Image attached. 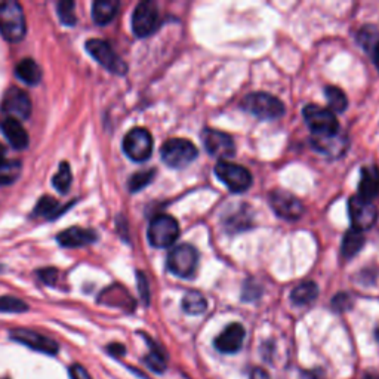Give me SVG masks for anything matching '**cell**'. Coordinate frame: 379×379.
<instances>
[{
    "label": "cell",
    "instance_id": "20",
    "mask_svg": "<svg viewBox=\"0 0 379 379\" xmlns=\"http://www.w3.org/2000/svg\"><path fill=\"white\" fill-rule=\"evenodd\" d=\"M0 128H2L5 138L15 150H24V148L28 147V134L20 120L8 118L2 122Z\"/></svg>",
    "mask_w": 379,
    "mask_h": 379
},
{
    "label": "cell",
    "instance_id": "6",
    "mask_svg": "<svg viewBox=\"0 0 379 379\" xmlns=\"http://www.w3.org/2000/svg\"><path fill=\"white\" fill-rule=\"evenodd\" d=\"M302 114L312 135H334L339 132V122L334 111L329 108L310 104L304 108Z\"/></svg>",
    "mask_w": 379,
    "mask_h": 379
},
{
    "label": "cell",
    "instance_id": "23",
    "mask_svg": "<svg viewBox=\"0 0 379 379\" xmlns=\"http://www.w3.org/2000/svg\"><path fill=\"white\" fill-rule=\"evenodd\" d=\"M15 74L27 85H38L42 80V69L39 67V64L31 58H26L18 62L15 69Z\"/></svg>",
    "mask_w": 379,
    "mask_h": 379
},
{
    "label": "cell",
    "instance_id": "36",
    "mask_svg": "<svg viewBox=\"0 0 379 379\" xmlns=\"http://www.w3.org/2000/svg\"><path fill=\"white\" fill-rule=\"evenodd\" d=\"M138 277V288H140V295H141V298L144 301L145 305H148V302H150V289H148V282H147V278L145 276L138 271L137 274Z\"/></svg>",
    "mask_w": 379,
    "mask_h": 379
},
{
    "label": "cell",
    "instance_id": "16",
    "mask_svg": "<svg viewBox=\"0 0 379 379\" xmlns=\"http://www.w3.org/2000/svg\"><path fill=\"white\" fill-rule=\"evenodd\" d=\"M244 336V327L240 323H232L215 338L213 345H215V349L222 354H236L243 347Z\"/></svg>",
    "mask_w": 379,
    "mask_h": 379
},
{
    "label": "cell",
    "instance_id": "26",
    "mask_svg": "<svg viewBox=\"0 0 379 379\" xmlns=\"http://www.w3.org/2000/svg\"><path fill=\"white\" fill-rule=\"evenodd\" d=\"M208 308V301L200 292L190 290L184 295L183 298V310L190 316H199L203 315Z\"/></svg>",
    "mask_w": 379,
    "mask_h": 379
},
{
    "label": "cell",
    "instance_id": "12",
    "mask_svg": "<svg viewBox=\"0 0 379 379\" xmlns=\"http://www.w3.org/2000/svg\"><path fill=\"white\" fill-rule=\"evenodd\" d=\"M9 336L11 339L26 345V347L31 349L33 351L43 353L47 356H55L60 351V345L54 339L39 332L30 331V329H12Z\"/></svg>",
    "mask_w": 379,
    "mask_h": 379
},
{
    "label": "cell",
    "instance_id": "19",
    "mask_svg": "<svg viewBox=\"0 0 379 379\" xmlns=\"http://www.w3.org/2000/svg\"><path fill=\"white\" fill-rule=\"evenodd\" d=\"M357 196L369 202L379 196V169L376 166H366L361 169Z\"/></svg>",
    "mask_w": 379,
    "mask_h": 379
},
{
    "label": "cell",
    "instance_id": "28",
    "mask_svg": "<svg viewBox=\"0 0 379 379\" xmlns=\"http://www.w3.org/2000/svg\"><path fill=\"white\" fill-rule=\"evenodd\" d=\"M324 96H326L329 107H331V108H329L331 111L342 113V111L347 110L349 100H347V95L344 94L342 89H339L336 86H326L324 88Z\"/></svg>",
    "mask_w": 379,
    "mask_h": 379
},
{
    "label": "cell",
    "instance_id": "40",
    "mask_svg": "<svg viewBox=\"0 0 379 379\" xmlns=\"http://www.w3.org/2000/svg\"><path fill=\"white\" fill-rule=\"evenodd\" d=\"M249 379H271V376L267 373V370H264L262 368H255L251 372Z\"/></svg>",
    "mask_w": 379,
    "mask_h": 379
},
{
    "label": "cell",
    "instance_id": "32",
    "mask_svg": "<svg viewBox=\"0 0 379 379\" xmlns=\"http://www.w3.org/2000/svg\"><path fill=\"white\" fill-rule=\"evenodd\" d=\"M58 208H60V205L54 199V197H51V196H43V197H40V199H39L35 210H33V215L47 218V217H51L52 213L58 212Z\"/></svg>",
    "mask_w": 379,
    "mask_h": 379
},
{
    "label": "cell",
    "instance_id": "17",
    "mask_svg": "<svg viewBox=\"0 0 379 379\" xmlns=\"http://www.w3.org/2000/svg\"><path fill=\"white\" fill-rule=\"evenodd\" d=\"M311 145L316 152L329 156V157H339L342 156L350 145L347 135L339 130L334 135H312Z\"/></svg>",
    "mask_w": 379,
    "mask_h": 379
},
{
    "label": "cell",
    "instance_id": "43",
    "mask_svg": "<svg viewBox=\"0 0 379 379\" xmlns=\"http://www.w3.org/2000/svg\"><path fill=\"white\" fill-rule=\"evenodd\" d=\"M361 379H379V376L375 373H366Z\"/></svg>",
    "mask_w": 379,
    "mask_h": 379
},
{
    "label": "cell",
    "instance_id": "42",
    "mask_svg": "<svg viewBox=\"0 0 379 379\" xmlns=\"http://www.w3.org/2000/svg\"><path fill=\"white\" fill-rule=\"evenodd\" d=\"M5 154H6L5 147L2 144H0V164H2L5 162Z\"/></svg>",
    "mask_w": 379,
    "mask_h": 379
},
{
    "label": "cell",
    "instance_id": "35",
    "mask_svg": "<svg viewBox=\"0 0 379 379\" xmlns=\"http://www.w3.org/2000/svg\"><path fill=\"white\" fill-rule=\"evenodd\" d=\"M351 305H353V300H351V295H349V293H339L335 296L334 301H332L334 310L339 311V312L350 310Z\"/></svg>",
    "mask_w": 379,
    "mask_h": 379
},
{
    "label": "cell",
    "instance_id": "2",
    "mask_svg": "<svg viewBox=\"0 0 379 379\" xmlns=\"http://www.w3.org/2000/svg\"><path fill=\"white\" fill-rule=\"evenodd\" d=\"M242 108L261 120H276L285 114V104L278 98L266 94L255 92L243 98Z\"/></svg>",
    "mask_w": 379,
    "mask_h": 379
},
{
    "label": "cell",
    "instance_id": "4",
    "mask_svg": "<svg viewBox=\"0 0 379 379\" xmlns=\"http://www.w3.org/2000/svg\"><path fill=\"white\" fill-rule=\"evenodd\" d=\"M148 242L154 248H169L172 246L178 236H179V225L178 221L171 215H157L152 220L148 225Z\"/></svg>",
    "mask_w": 379,
    "mask_h": 379
},
{
    "label": "cell",
    "instance_id": "25",
    "mask_svg": "<svg viewBox=\"0 0 379 379\" xmlns=\"http://www.w3.org/2000/svg\"><path fill=\"white\" fill-rule=\"evenodd\" d=\"M365 246V237L361 234V232H357V230L351 228L349 230L347 233L344 236L342 240V255L344 258L351 259L353 256H356L361 248Z\"/></svg>",
    "mask_w": 379,
    "mask_h": 379
},
{
    "label": "cell",
    "instance_id": "39",
    "mask_svg": "<svg viewBox=\"0 0 379 379\" xmlns=\"http://www.w3.org/2000/svg\"><path fill=\"white\" fill-rule=\"evenodd\" d=\"M107 351L114 357H122V356H125L126 349H125V345H122V344H110L107 347Z\"/></svg>",
    "mask_w": 379,
    "mask_h": 379
},
{
    "label": "cell",
    "instance_id": "5",
    "mask_svg": "<svg viewBox=\"0 0 379 379\" xmlns=\"http://www.w3.org/2000/svg\"><path fill=\"white\" fill-rule=\"evenodd\" d=\"M215 174L222 184L233 193H244L252 186V174L240 164L221 160L215 166Z\"/></svg>",
    "mask_w": 379,
    "mask_h": 379
},
{
    "label": "cell",
    "instance_id": "38",
    "mask_svg": "<svg viewBox=\"0 0 379 379\" xmlns=\"http://www.w3.org/2000/svg\"><path fill=\"white\" fill-rule=\"evenodd\" d=\"M70 378L72 379H92L89 372L80 365H73L70 368Z\"/></svg>",
    "mask_w": 379,
    "mask_h": 379
},
{
    "label": "cell",
    "instance_id": "7",
    "mask_svg": "<svg viewBox=\"0 0 379 379\" xmlns=\"http://www.w3.org/2000/svg\"><path fill=\"white\" fill-rule=\"evenodd\" d=\"M197 264H199V254L188 243L176 246L168 256L169 271L181 278L194 277Z\"/></svg>",
    "mask_w": 379,
    "mask_h": 379
},
{
    "label": "cell",
    "instance_id": "3",
    "mask_svg": "<svg viewBox=\"0 0 379 379\" xmlns=\"http://www.w3.org/2000/svg\"><path fill=\"white\" fill-rule=\"evenodd\" d=\"M160 154L163 163L168 164L169 168L183 169L188 166L190 163H193L199 153H197V148L191 141L183 138H174L162 145Z\"/></svg>",
    "mask_w": 379,
    "mask_h": 379
},
{
    "label": "cell",
    "instance_id": "37",
    "mask_svg": "<svg viewBox=\"0 0 379 379\" xmlns=\"http://www.w3.org/2000/svg\"><path fill=\"white\" fill-rule=\"evenodd\" d=\"M38 273L46 285H54L58 276V271L55 268H43V270H39Z\"/></svg>",
    "mask_w": 379,
    "mask_h": 379
},
{
    "label": "cell",
    "instance_id": "24",
    "mask_svg": "<svg viewBox=\"0 0 379 379\" xmlns=\"http://www.w3.org/2000/svg\"><path fill=\"white\" fill-rule=\"evenodd\" d=\"M319 296V288L315 282H302L296 288H293L290 293V301L298 305H310L312 301H316Z\"/></svg>",
    "mask_w": 379,
    "mask_h": 379
},
{
    "label": "cell",
    "instance_id": "1",
    "mask_svg": "<svg viewBox=\"0 0 379 379\" xmlns=\"http://www.w3.org/2000/svg\"><path fill=\"white\" fill-rule=\"evenodd\" d=\"M26 33L27 24L21 5L16 2L0 4V35L4 39L12 43L21 42Z\"/></svg>",
    "mask_w": 379,
    "mask_h": 379
},
{
    "label": "cell",
    "instance_id": "9",
    "mask_svg": "<svg viewBox=\"0 0 379 379\" xmlns=\"http://www.w3.org/2000/svg\"><path fill=\"white\" fill-rule=\"evenodd\" d=\"M160 26V13L154 2H141L132 15V30L137 38H148Z\"/></svg>",
    "mask_w": 379,
    "mask_h": 379
},
{
    "label": "cell",
    "instance_id": "14",
    "mask_svg": "<svg viewBox=\"0 0 379 379\" xmlns=\"http://www.w3.org/2000/svg\"><path fill=\"white\" fill-rule=\"evenodd\" d=\"M202 141L206 152L213 157L228 159L236 154V144L233 138L225 134V132L206 128L202 132Z\"/></svg>",
    "mask_w": 379,
    "mask_h": 379
},
{
    "label": "cell",
    "instance_id": "21",
    "mask_svg": "<svg viewBox=\"0 0 379 379\" xmlns=\"http://www.w3.org/2000/svg\"><path fill=\"white\" fill-rule=\"evenodd\" d=\"M119 8L118 0H98L92 5V18L98 26H107L116 18Z\"/></svg>",
    "mask_w": 379,
    "mask_h": 379
},
{
    "label": "cell",
    "instance_id": "18",
    "mask_svg": "<svg viewBox=\"0 0 379 379\" xmlns=\"http://www.w3.org/2000/svg\"><path fill=\"white\" fill-rule=\"evenodd\" d=\"M95 240L96 234L94 232L80 227L67 228L57 236V242L62 246V248H80V246L91 244Z\"/></svg>",
    "mask_w": 379,
    "mask_h": 379
},
{
    "label": "cell",
    "instance_id": "34",
    "mask_svg": "<svg viewBox=\"0 0 379 379\" xmlns=\"http://www.w3.org/2000/svg\"><path fill=\"white\" fill-rule=\"evenodd\" d=\"M28 305L15 296H0V312H24Z\"/></svg>",
    "mask_w": 379,
    "mask_h": 379
},
{
    "label": "cell",
    "instance_id": "10",
    "mask_svg": "<svg viewBox=\"0 0 379 379\" xmlns=\"http://www.w3.org/2000/svg\"><path fill=\"white\" fill-rule=\"evenodd\" d=\"M86 51L89 55L100 62L104 69L114 74H125L128 70L126 62L113 51V47L100 39H91L86 42Z\"/></svg>",
    "mask_w": 379,
    "mask_h": 379
},
{
    "label": "cell",
    "instance_id": "8",
    "mask_svg": "<svg viewBox=\"0 0 379 379\" xmlns=\"http://www.w3.org/2000/svg\"><path fill=\"white\" fill-rule=\"evenodd\" d=\"M123 150L134 162H145L153 153V137L144 128L129 130L123 140Z\"/></svg>",
    "mask_w": 379,
    "mask_h": 379
},
{
    "label": "cell",
    "instance_id": "29",
    "mask_svg": "<svg viewBox=\"0 0 379 379\" xmlns=\"http://www.w3.org/2000/svg\"><path fill=\"white\" fill-rule=\"evenodd\" d=\"M72 181H73V178H72V169L69 166V163L62 162L60 164L58 172L52 178V186L55 187L57 191L65 194L69 191V188L72 186Z\"/></svg>",
    "mask_w": 379,
    "mask_h": 379
},
{
    "label": "cell",
    "instance_id": "11",
    "mask_svg": "<svg viewBox=\"0 0 379 379\" xmlns=\"http://www.w3.org/2000/svg\"><path fill=\"white\" fill-rule=\"evenodd\" d=\"M349 212L353 228L357 232L372 228L378 221L376 206L369 200L361 199L360 196H353L349 200Z\"/></svg>",
    "mask_w": 379,
    "mask_h": 379
},
{
    "label": "cell",
    "instance_id": "22",
    "mask_svg": "<svg viewBox=\"0 0 379 379\" xmlns=\"http://www.w3.org/2000/svg\"><path fill=\"white\" fill-rule=\"evenodd\" d=\"M145 341L148 344V347H150V353H148L144 357L145 365L148 366V369L153 370L154 373H163L168 368V357L166 353L163 351V349L160 347L159 344H156L150 336H145Z\"/></svg>",
    "mask_w": 379,
    "mask_h": 379
},
{
    "label": "cell",
    "instance_id": "41",
    "mask_svg": "<svg viewBox=\"0 0 379 379\" xmlns=\"http://www.w3.org/2000/svg\"><path fill=\"white\" fill-rule=\"evenodd\" d=\"M372 57H373V62H375V65H376V69L379 70V40H378V43H376L375 47H373Z\"/></svg>",
    "mask_w": 379,
    "mask_h": 379
},
{
    "label": "cell",
    "instance_id": "33",
    "mask_svg": "<svg viewBox=\"0 0 379 379\" xmlns=\"http://www.w3.org/2000/svg\"><path fill=\"white\" fill-rule=\"evenodd\" d=\"M74 2L72 0H64V2L58 4V16L64 26L73 27L77 21L76 18V12H74Z\"/></svg>",
    "mask_w": 379,
    "mask_h": 379
},
{
    "label": "cell",
    "instance_id": "31",
    "mask_svg": "<svg viewBox=\"0 0 379 379\" xmlns=\"http://www.w3.org/2000/svg\"><path fill=\"white\" fill-rule=\"evenodd\" d=\"M154 174H156V171L150 169V171H142V172H137V174L132 175L130 179H129V183H128L129 191L130 193H138L142 188H145L153 181Z\"/></svg>",
    "mask_w": 379,
    "mask_h": 379
},
{
    "label": "cell",
    "instance_id": "15",
    "mask_svg": "<svg viewBox=\"0 0 379 379\" xmlns=\"http://www.w3.org/2000/svg\"><path fill=\"white\" fill-rule=\"evenodd\" d=\"M0 108L12 119H28L31 116V100L27 92L12 86L5 92Z\"/></svg>",
    "mask_w": 379,
    "mask_h": 379
},
{
    "label": "cell",
    "instance_id": "27",
    "mask_svg": "<svg viewBox=\"0 0 379 379\" xmlns=\"http://www.w3.org/2000/svg\"><path fill=\"white\" fill-rule=\"evenodd\" d=\"M23 164L20 160H5L0 164V186H9L20 178Z\"/></svg>",
    "mask_w": 379,
    "mask_h": 379
},
{
    "label": "cell",
    "instance_id": "30",
    "mask_svg": "<svg viewBox=\"0 0 379 379\" xmlns=\"http://www.w3.org/2000/svg\"><path fill=\"white\" fill-rule=\"evenodd\" d=\"M378 40H379V30L373 26H365L357 35V42L368 52L373 51V47L378 43Z\"/></svg>",
    "mask_w": 379,
    "mask_h": 379
},
{
    "label": "cell",
    "instance_id": "13",
    "mask_svg": "<svg viewBox=\"0 0 379 379\" xmlns=\"http://www.w3.org/2000/svg\"><path fill=\"white\" fill-rule=\"evenodd\" d=\"M270 205L277 217L288 221L300 220L304 213V206L298 197L283 190H276L270 194Z\"/></svg>",
    "mask_w": 379,
    "mask_h": 379
}]
</instances>
